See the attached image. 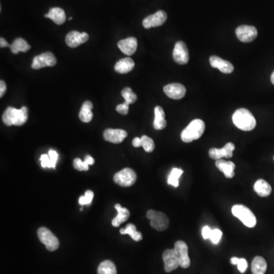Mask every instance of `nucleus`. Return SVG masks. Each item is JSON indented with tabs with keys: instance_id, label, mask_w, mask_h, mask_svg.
Returning a JSON list of instances; mask_svg holds the SVG:
<instances>
[{
	"instance_id": "f257e3e1",
	"label": "nucleus",
	"mask_w": 274,
	"mask_h": 274,
	"mask_svg": "<svg viewBox=\"0 0 274 274\" xmlns=\"http://www.w3.org/2000/svg\"><path fill=\"white\" fill-rule=\"evenodd\" d=\"M2 118L6 126H21L28 121V108L24 106L21 109H16L9 107L2 114Z\"/></svg>"
},
{
	"instance_id": "f03ea898",
	"label": "nucleus",
	"mask_w": 274,
	"mask_h": 274,
	"mask_svg": "<svg viewBox=\"0 0 274 274\" xmlns=\"http://www.w3.org/2000/svg\"><path fill=\"white\" fill-rule=\"evenodd\" d=\"M232 121L236 128L243 131L253 130L257 124L252 112L245 109H239L236 110L232 115Z\"/></svg>"
},
{
	"instance_id": "7ed1b4c3",
	"label": "nucleus",
	"mask_w": 274,
	"mask_h": 274,
	"mask_svg": "<svg viewBox=\"0 0 274 274\" xmlns=\"http://www.w3.org/2000/svg\"><path fill=\"white\" fill-rule=\"evenodd\" d=\"M204 131L205 123L202 120L196 119L191 121L188 126L182 131L181 137L182 141L188 144L201 138Z\"/></svg>"
},
{
	"instance_id": "20e7f679",
	"label": "nucleus",
	"mask_w": 274,
	"mask_h": 274,
	"mask_svg": "<svg viewBox=\"0 0 274 274\" xmlns=\"http://www.w3.org/2000/svg\"><path fill=\"white\" fill-rule=\"evenodd\" d=\"M232 213L248 228H254L257 224V219L253 212L244 205L237 204L232 206Z\"/></svg>"
},
{
	"instance_id": "39448f33",
	"label": "nucleus",
	"mask_w": 274,
	"mask_h": 274,
	"mask_svg": "<svg viewBox=\"0 0 274 274\" xmlns=\"http://www.w3.org/2000/svg\"><path fill=\"white\" fill-rule=\"evenodd\" d=\"M147 219L150 220V225L154 229L163 232L168 229L169 219L168 217L162 212L149 210L146 213Z\"/></svg>"
},
{
	"instance_id": "423d86ee",
	"label": "nucleus",
	"mask_w": 274,
	"mask_h": 274,
	"mask_svg": "<svg viewBox=\"0 0 274 274\" xmlns=\"http://www.w3.org/2000/svg\"><path fill=\"white\" fill-rule=\"evenodd\" d=\"M39 240L45 245L50 252H55L59 246L57 237L51 230L45 227H41L37 230Z\"/></svg>"
},
{
	"instance_id": "0eeeda50",
	"label": "nucleus",
	"mask_w": 274,
	"mask_h": 274,
	"mask_svg": "<svg viewBox=\"0 0 274 274\" xmlns=\"http://www.w3.org/2000/svg\"><path fill=\"white\" fill-rule=\"evenodd\" d=\"M136 179H137V175L136 172L129 168L121 170L114 176V182L121 187H124L133 186L136 183Z\"/></svg>"
},
{
	"instance_id": "6e6552de",
	"label": "nucleus",
	"mask_w": 274,
	"mask_h": 274,
	"mask_svg": "<svg viewBox=\"0 0 274 274\" xmlns=\"http://www.w3.org/2000/svg\"><path fill=\"white\" fill-rule=\"evenodd\" d=\"M56 63V58L51 52H46L35 56L32 62V67L34 70H40L44 67H52Z\"/></svg>"
},
{
	"instance_id": "1a4fd4ad",
	"label": "nucleus",
	"mask_w": 274,
	"mask_h": 274,
	"mask_svg": "<svg viewBox=\"0 0 274 274\" xmlns=\"http://www.w3.org/2000/svg\"><path fill=\"white\" fill-rule=\"evenodd\" d=\"M237 39L244 43H249L255 40L257 36V28L250 25H241L236 30Z\"/></svg>"
},
{
	"instance_id": "9d476101",
	"label": "nucleus",
	"mask_w": 274,
	"mask_h": 274,
	"mask_svg": "<svg viewBox=\"0 0 274 274\" xmlns=\"http://www.w3.org/2000/svg\"><path fill=\"white\" fill-rule=\"evenodd\" d=\"M179 262H180V267L183 269H187L190 265V259L188 256V247L187 244L183 241H178L175 244L174 248Z\"/></svg>"
},
{
	"instance_id": "9b49d317",
	"label": "nucleus",
	"mask_w": 274,
	"mask_h": 274,
	"mask_svg": "<svg viewBox=\"0 0 274 274\" xmlns=\"http://www.w3.org/2000/svg\"><path fill=\"white\" fill-rule=\"evenodd\" d=\"M166 20H167V14L165 12L159 10L155 14L147 16L143 21V25L146 29H149L151 28H156L163 25Z\"/></svg>"
},
{
	"instance_id": "f8f14e48",
	"label": "nucleus",
	"mask_w": 274,
	"mask_h": 274,
	"mask_svg": "<svg viewBox=\"0 0 274 274\" xmlns=\"http://www.w3.org/2000/svg\"><path fill=\"white\" fill-rule=\"evenodd\" d=\"M173 59L180 65L187 64L189 60V52L187 45L183 41H178L173 50Z\"/></svg>"
},
{
	"instance_id": "ddd939ff",
	"label": "nucleus",
	"mask_w": 274,
	"mask_h": 274,
	"mask_svg": "<svg viewBox=\"0 0 274 274\" xmlns=\"http://www.w3.org/2000/svg\"><path fill=\"white\" fill-rule=\"evenodd\" d=\"M163 258L164 260L165 272H171V271L176 270L178 267H180L179 259H178L174 249L165 250L163 253Z\"/></svg>"
},
{
	"instance_id": "4468645a",
	"label": "nucleus",
	"mask_w": 274,
	"mask_h": 274,
	"mask_svg": "<svg viewBox=\"0 0 274 274\" xmlns=\"http://www.w3.org/2000/svg\"><path fill=\"white\" fill-rule=\"evenodd\" d=\"M236 146L232 143H228L223 148H212L209 151V156L214 160L222 159V158H232L233 156V151Z\"/></svg>"
},
{
	"instance_id": "2eb2a0df",
	"label": "nucleus",
	"mask_w": 274,
	"mask_h": 274,
	"mask_svg": "<svg viewBox=\"0 0 274 274\" xmlns=\"http://www.w3.org/2000/svg\"><path fill=\"white\" fill-rule=\"evenodd\" d=\"M89 38V35L86 32L80 33L77 31H72L67 34V37H66V43L71 48H75V47H79L81 44H85Z\"/></svg>"
},
{
	"instance_id": "dca6fc26",
	"label": "nucleus",
	"mask_w": 274,
	"mask_h": 274,
	"mask_svg": "<svg viewBox=\"0 0 274 274\" xmlns=\"http://www.w3.org/2000/svg\"><path fill=\"white\" fill-rule=\"evenodd\" d=\"M164 92L168 98L171 99L179 100L184 97L186 94V88L179 83H171L164 86Z\"/></svg>"
},
{
	"instance_id": "f3484780",
	"label": "nucleus",
	"mask_w": 274,
	"mask_h": 274,
	"mask_svg": "<svg viewBox=\"0 0 274 274\" xmlns=\"http://www.w3.org/2000/svg\"><path fill=\"white\" fill-rule=\"evenodd\" d=\"M104 139L112 144H121L127 136V131L121 129H107L104 132Z\"/></svg>"
},
{
	"instance_id": "a211bd4d",
	"label": "nucleus",
	"mask_w": 274,
	"mask_h": 274,
	"mask_svg": "<svg viewBox=\"0 0 274 274\" xmlns=\"http://www.w3.org/2000/svg\"><path fill=\"white\" fill-rule=\"evenodd\" d=\"M210 63L212 67L218 69L223 73H232L234 70V67L230 62L225 60V59L217 56H212L210 58Z\"/></svg>"
},
{
	"instance_id": "6ab92c4d",
	"label": "nucleus",
	"mask_w": 274,
	"mask_h": 274,
	"mask_svg": "<svg viewBox=\"0 0 274 274\" xmlns=\"http://www.w3.org/2000/svg\"><path fill=\"white\" fill-rule=\"evenodd\" d=\"M117 46H118L119 49L121 50L124 55L131 56V55H134V53L136 52L138 43H137L136 37H130L120 40L117 43Z\"/></svg>"
},
{
	"instance_id": "aec40b11",
	"label": "nucleus",
	"mask_w": 274,
	"mask_h": 274,
	"mask_svg": "<svg viewBox=\"0 0 274 274\" xmlns=\"http://www.w3.org/2000/svg\"><path fill=\"white\" fill-rule=\"evenodd\" d=\"M216 166L219 171H222V173L225 175V178H232L235 176L236 164L231 161L219 159L216 162Z\"/></svg>"
},
{
	"instance_id": "412c9836",
	"label": "nucleus",
	"mask_w": 274,
	"mask_h": 274,
	"mask_svg": "<svg viewBox=\"0 0 274 274\" xmlns=\"http://www.w3.org/2000/svg\"><path fill=\"white\" fill-rule=\"evenodd\" d=\"M44 17L48 18L58 25H63L67 19L64 10L59 7L51 8L49 13L44 15Z\"/></svg>"
},
{
	"instance_id": "4be33fe9",
	"label": "nucleus",
	"mask_w": 274,
	"mask_h": 274,
	"mask_svg": "<svg viewBox=\"0 0 274 274\" xmlns=\"http://www.w3.org/2000/svg\"><path fill=\"white\" fill-rule=\"evenodd\" d=\"M134 67L135 63L133 59L129 57L124 58L117 62L114 67V70L118 73L126 74L132 71Z\"/></svg>"
},
{
	"instance_id": "5701e85b",
	"label": "nucleus",
	"mask_w": 274,
	"mask_h": 274,
	"mask_svg": "<svg viewBox=\"0 0 274 274\" xmlns=\"http://www.w3.org/2000/svg\"><path fill=\"white\" fill-rule=\"evenodd\" d=\"M115 209L117 211V216L112 220V225L114 227H119L121 224L126 222L129 219L130 213L127 208L122 207L119 203L115 205Z\"/></svg>"
},
{
	"instance_id": "b1692460",
	"label": "nucleus",
	"mask_w": 274,
	"mask_h": 274,
	"mask_svg": "<svg viewBox=\"0 0 274 274\" xmlns=\"http://www.w3.org/2000/svg\"><path fill=\"white\" fill-rule=\"evenodd\" d=\"M155 120H154L153 127L156 130H162L164 129L167 125L165 120V114L163 108L156 106L155 108Z\"/></svg>"
},
{
	"instance_id": "393cba45",
	"label": "nucleus",
	"mask_w": 274,
	"mask_h": 274,
	"mask_svg": "<svg viewBox=\"0 0 274 274\" xmlns=\"http://www.w3.org/2000/svg\"><path fill=\"white\" fill-rule=\"evenodd\" d=\"M254 190L257 193V195L266 198L268 197L272 192V187L270 185V183L263 179H259L255 182L254 185Z\"/></svg>"
},
{
	"instance_id": "a878e982",
	"label": "nucleus",
	"mask_w": 274,
	"mask_h": 274,
	"mask_svg": "<svg viewBox=\"0 0 274 274\" xmlns=\"http://www.w3.org/2000/svg\"><path fill=\"white\" fill-rule=\"evenodd\" d=\"M93 109V105L91 101H86L79 112V117L80 121L84 123H89L92 120L93 113L91 111Z\"/></svg>"
},
{
	"instance_id": "bb28decb",
	"label": "nucleus",
	"mask_w": 274,
	"mask_h": 274,
	"mask_svg": "<svg viewBox=\"0 0 274 274\" xmlns=\"http://www.w3.org/2000/svg\"><path fill=\"white\" fill-rule=\"evenodd\" d=\"M267 269V264L265 259L260 256L254 258L252 263V271L253 274H265Z\"/></svg>"
},
{
	"instance_id": "cd10ccee",
	"label": "nucleus",
	"mask_w": 274,
	"mask_h": 274,
	"mask_svg": "<svg viewBox=\"0 0 274 274\" xmlns=\"http://www.w3.org/2000/svg\"><path fill=\"white\" fill-rule=\"evenodd\" d=\"M9 48H10L13 54L18 55L19 52H28L31 49V46L28 44L26 40H24L21 37H18V38L14 40L13 44H10Z\"/></svg>"
},
{
	"instance_id": "c85d7f7f",
	"label": "nucleus",
	"mask_w": 274,
	"mask_h": 274,
	"mask_svg": "<svg viewBox=\"0 0 274 274\" xmlns=\"http://www.w3.org/2000/svg\"><path fill=\"white\" fill-rule=\"evenodd\" d=\"M120 233L121 235H129L135 241H140L143 239V236L140 232L136 230V225L133 224H128L126 228L120 230Z\"/></svg>"
},
{
	"instance_id": "c756f323",
	"label": "nucleus",
	"mask_w": 274,
	"mask_h": 274,
	"mask_svg": "<svg viewBox=\"0 0 274 274\" xmlns=\"http://www.w3.org/2000/svg\"><path fill=\"white\" fill-rule=\"evenodd\" d=\"M94 163V159L91 156H86L84 161L81 160L79 158H76L73 161L74 168L80 171H88L89 164H93Z\"/></svg>"
},
{
	"instance_id": "7c9ffc66",
	"label": "nucleus",
	"mask_w": 274,
	"mask_h": 274,
	"mask_svg": "<svg viewBox=\"0 0 274 274\" xmlns=\"http://www.w3.org/2000/svg\"><path fill=\"white\" fill-rule=\"evenodd\" d=\"M98 274H117V269L113 262L105 260L98 266Z\"/></svg>"
},
{
	"instance_id": "2f4dec72",
	"label": "nucleus",
	"mask_w": 274,
	"mask_h": 274,
	"mask_svg": "<svg viewBox=\"0 0 274 274\" xmlns=\"http://www.w3.org/2000/svg\"><path fill=\"white\" fill-rule=\"evenodd\" d=\"M183 171L180 168H174L168 175V183L169 185L178 187L179 186V178L183 174Z\"/></svg>"
},
{
	"instance_id": "473e14b6",
	"label": "nucleus",
	"mask_w": 274,
	"mask_h": 274,
	"mask_svg": "<svg viewBox=\"0 0 274 274\" xmlns=\"http://www.w3.org/2000/svg\"><path fill=\"white\" fill-rule=\"evenodd\" d=\"M121 95L125 99V102L129 105L135 103L137 100V95L133 92L130 88L127 87L123 89Z\"/></svg>"
},
{
	"instance_id": "72a5a7b5",
	"label": "nucleus",
	"mask_w": 274,
	"mask_h": 274,
	"mask_svg": "<svg viewBox=\"0 0 274 274\" xmlns=\"http://www.w3.org/2000/svg\"><path fill=\"white\" fill-rule=\"evenodd\" d=\"M141 142L142 147L144 148V150H145L146 152H153L156 146H155V143H154L152 139H151L150 137H148V136L144 135V136H143L141 137Z\"/></svg>"
},
{
	"instance_id": "f704fd0d",
	"label": "nucleus",
	"mask_w": 274,
	"mask_h": 274,
	"mask_svg": "<svg viewBox=\"0 0 274 274\" xmlns=\"http://www.w3.org/2000/svg\"><path fill=\"white\" fill-rule=\"evenodd\" d=\"M94 198V193L91 190H87L85 196H81L79 199V203L81 206L90 205Z\"/></svg>"
},
{
	"instance_id": "c9c22d12",
	"label": "nucleus",
	"mask_w": 274,
	"mask_h": 274,
	"mask_svg": "<svg viewBox=\"0 0 274 274\" xmlns=\"http://www.w3.org/2000/svg\"><path fill=\"white\" fill-rule=\"evenodd\" d=\"M222 231L218 229H213L210 239L211 240L212 242H213L214 245H218L220 240L222 238Z\"/></svg>"
},
{
	"instance_id": "e433bc0d",
	"label": "nucleus",
	"mask_w": 274,
	"mask_h": 274,
	"mask_svg": "<svg viewBox=\"0 0 274 274\" xmlns=\"http://www.w3.org/2000/svg\"><path fill=\"white\" fill-rule=\"evenodd\" d=\"M40 163H41V167L44 168H55V166L53 164L51 159H50L49 155L47 154H43L42 156H40Z\"/></svg>"
},
{
	"instance_id": "4c0bfd02",
	"label": "nucleus",
	"mask_w": 274,
	"mask_h": 274,
	"mask_svg": "<svg viewBox=\"0 0 274 274\" xmlns=\"http://www.w3.org/2000/svg\"><path fill=\"white\" fill-rule=\"evenodd\" d=\"M237 269L239 271L240 273L241 274H244L246 271L247 268L248 267V262H247L246 259L245 258H239L238 261H237Z\"/></svg>"
},
{
	"instance_id": "58836bf2",
	"label": "nucleus",
	"mask_w": 274,
	"mask_h": 274,
	"mask_svg": "<svg viewBox=\"0 0 274 274\" xmlns=\"http://www.w3.org/2000/svg\"><path fill=\"white\" fill-rule=\"evenodd\" d=\"M116 110L119 114H122V115H127L129 112V105L126 102H124V103L117 105Z\"/></svg>"
},
{
	"instance_id": "ea45409f",
	"label": "nucleus",
	"mask_w": 274,
	"mask_h": 274,
	"mask_svg": "<svg viewBox=\"0 0 274 274\" xmlns=\"http://www.w3.org/2000/svg\"><path fill=\"white\" fill-rule=\"evenodd\" d=\"M48 155H49L50 159H51L53 164L55 166V168H56V163H57L59 155H58V153L56 152V151L52 150V149H51V150L49 151Z\"/></svg>"
},
{
	"instance_id": "a19ab883",
	"label": "nucleus",
	"mask_w": 274,
	"mask_h": 274,
	"mask_svg": "<svg viewBox=\"0 0 274 274\" xmlns=\"http://www.w3.org/2000/svg\"><path fill=\"white\" fill-rule=\"evenodd\" d=\"M212 229L209 226L206 225L202 229V236L203 239H210V236H211Z\"/></svg>"
},
{
	"instance_id": "79ce46f5",
	"label": "nucleus",
	"mask_w": 274,
	"mask_h": 274,
	"mask_svg": "<svg viewBox=\"0 0 274 274\" xmlns=\"http://www.w3.org/2000/svg\"><path fill=\"white\" fill-rule=\"evenodd\" d=\"M6 91V84L3 80L0 81V98H2Z\"/></svg>"
},
{
	"instance_id": "37998d69",
	"label": "nucleus",
	"mask_w": 274,
	"mask_h": 274,
	"mask_svg": "<svg viewBox=\"0 0 274 274\" xmlns=\"http://www.w3.org/2000/svg\"><path fill=\"white\" fill-rule=\"evenodd\" d=\"M133 146L136 147V148H138V147L142 146L141 138L136 137V138L133 139Z\"/></svg>"
},
{
	"instance_id": "c03bdc74",
	"label": "nucleus",
	"mask_w": 274,
	"mask_h": 274,
	"mask_svg": "<svg viewBox=\"0 0 274 274\" xmlns=\"http://www.w3.org/2000/svg\"><path fill=\"white\" fill-rule=\"evenodd\" d=\"M10 47V44H8L7 41H6L5 38L1 37V38H0V47H1V48H4V47Z\"/></svg>"
},
{
	"instance_id": "a18cd8bd",
	"label": "nucleus",
	"mask_w": 274,
	"mask_h": 274,
	"mask_svg": "<svg viewBox=\"0 0 274 274\" xmlns=\"http://www.w3.org/2000/svg\"><path fill=\"white\" fill-rule=\"evenodd\" d=\"M239 258L238 257H233L231 258V264H233V265H237V261H238Z\"/></svg>"
},
{
	"instance_id": "49530a36",
	"label": "nucleus",
	"mask_w": 274,
	"mask_h": 274,
	"mask_svg": "<svg viewBox=\"0 0 274 274\" xmlns=\"http://www.w3.org/2000/svg\"><path fill=\"white\" fill-rule=\"evenodd\" d=\"M271 82L274 85V72L273 73L272 75H271Z\"/></svg>"
},
{
	"instance_id": "de8ad7c7",
	"label": "nucleus",
	"mask_w": 274,
	"mask_h": 274,
	"mask_svg": "<svg viewBox=\"0 0 274 274\" xmlns=\"http://www.w3.org/2000/svg\"><path fill=\"white\" fill-rule=\"evenodd\" d=\"M73 19V17H70V18H69V20H72Z\"/></svg>"
},
{
	"instance_id": "09e8293b",
	"label": "nucleus",
	"mask_w": 274,
	"mask_h": 274,
	"mask_svg": "<svg viewBox=\"0 0 274 274\" xmlns=\"http://www.w3.org/2000/svg\"></svg>"
}]
</instances>
